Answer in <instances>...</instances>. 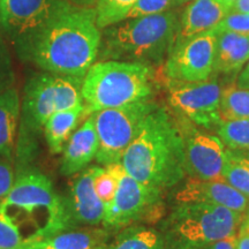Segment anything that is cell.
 I'll return each instance as SVG.
<instances>
[{"label":"cell","mask_w":249,"mask_h":249,"mask_svg":"<svg viewBox=\"0 0 249 249\" xmlns=\"http://www.w3.org/2000/svg\"><path fill=\"white\" fill-rule=\"evenodd\" d=\"M110 230L87 226L66 230L23 249H104L108 244Z\"/></svg>","instance_id":"cell-18"},{"label":"cell","mask_w":249,"mask_h":249,"mask_svg":"<svg viewBox=\"0 0 249 249\" xmlns=\"http://www.w3.org/2000/svg\"><path fill=\"white\" fill-rule=\"evenodd\" d=\"M68 4L81 8H95L98 0H66Z\"/></svg>","instance_id":"cell-37"},{"label":"cell","mask_w":249,"mask_h":249,"mask_svg":"<svg viewBox=\"0 0 249 249\" xmlns=\"http://www.w3.org/2000/svg\"><path fill=\"white\" fill-rule=\"evenodd\" d=\"M138 0H98L96 5V22L101 30L121 21L127 15Z\"/></svg>","instance_id":"cell-26"},{"label":"cell","mask_w":249,"mask_h":249,"mask_svg":"<svg viewBox=\"0 0 249 249\" xmlns=\"http://www.w3.org/2000/svg\"><path fill=\"white\" fill-rule=\"evenodd\" d=\"M96 169L97 166H88L80 171L70 185L65 200L73 227L97 226L104 220L105 205L93 187Z\"/></svg>","instance_id":"cell-14"},{"label":"cell","mask_w":249,"mask_h":249,"mask_svg":"<svg viewBox=\"0 0 249 249\" xmlns=\"http://www.w3.org/2000/svg\"><path fill=\"white\" fill-rule=\"evenodd\" d=\"M249 59V36L234 33L217 34L213 71L230 74L241 71Z\"/></svg>","instance_id":"cell-20"},{"label":"cell","mask_w":249,"mask_h":249,"mask_svg":"<svg viewBox=\"0 0 249 249\" xmlns=\"http://www.w3.org/2000/svg\"><path fill=\"white\" fill-rule=\"evenodd\" d=\"M193 0H173V6H181L183 4H188Z\"/></svg>","instance_id":"cell-40"},{"label":"cell","mask_w":249,"mask_h":249,"mask_svg":"<svg viewBox=\"0 0 249 249\" xmlns=\"http://www.w3.org/2000/svg\"><path fill=\"white\" fill-rule=\"evenodd\" d=\"M222 88L216 79L201 82L169 81V103L174 112L195 126L216 129L220 117Z\"/></svg>","instance_id":"cell-9"},{"label":"cell","mask_w":249,"mask_h":249,"mask_svg":"<svg viewBox=\"0 0 249 249\" xmlns=\"http://www.w3.org/2000/svg\"><path fill=\"white\" fill-rule=\"evenodd\" d=\"M0 216L22 236L21 249L74 229L65 197L54 191L45 174L34 167L15 173L13 187L0 200Z\"/></svg>","instance_id":"cell-3"},{"label":"cell","mask_w":249,"mask_h":249,"mask_svg":"<svg viewBox=\"0 0 249 249\" xmlns=\"http://www.w3.org/2000/svg\"><path fill=\"white\" fill-rule=\"evenodd\" d=\"M68 5L66 0H0V27L15 45Z\"/></svg>","instance_id":"cell-13"},{"label":"cell","mask_w":249,"mask_h":249,"mask_svg":"<svg viewBox=\"0 0 249 249\" xmlns=\"http://www.w3.org/2000/svg\"><path fill=\"white\" fill-rule=\"evenodd\" d=\"M154 71L140 62L99 60L83 77V118L105 108L150 99Z\"/></svg>","instance_id":"cell-6"},{"label":"cell","mask_w":249,"mask_h":249,"mask_svg":"<svg viewBox=\"0 0 249 249\" xmlns=\"http://www.w3.org/2000/svg\"><path fill=\"white\" fill-rule=\"evenodd\" d=\"M178 28L179 18L171 9L126 18L103 29L98 57L101 60L140 62L152 67L169 57Z\"/></svg>","instance_id":"cell-5"},{"label":"cell","mask_w":249,"mask_h":249,"mask_svg":"<svg viewBox=\"0 0 249 249\" xmlns=\"http://www.w3.org/2000/svg\"><path fill=\"white\" fill-rule=\"evenodd\" d=\"M222 1L224 2V4H225V5L227 6V7L231 8V7H232V5L234 4L235 0H222Z\"/></svg>","instance_id":"cell-41"},{"label":"cell","mask_w":249,"mask_h":249,"mask_svg":"<svg viewBox=\"0 0 249 249\" xmlns=\"http://www.w3.org/2000/svg\"><path fill=\"white\" fill-rule=\"evenodd\" d=\"M236 249H249V217L245 218L236 232Z\"/></svg>","instance_id":"cell-33"},{"label":"cell","mask_w":249,"mask_h":249,"mask_svg":"<svg viewBox=\"0 0 249 249\" xmlns=\"http://www.w3.org/2000/svg\"><path fill=\"white\" fill-rule=\"evenodd\" d=\"M216 44L214 30L176 42L165 61V75L169 81L181 82L209 80L213 73Z\"/></svg>","instance_id":"cell-10"},{"label":"cell","mask_w":249,"mask_h":249,"mask_svg":"<svg viewBox=\"0 0 249 249\" xmlns=\"http://www.w3.org/2000/svg\"><path fill=\"white\" fill-rule=\"evenodd\" d=\"M229 12L230 8L222 0H193L188 2L179 18L176 42L214 29Z\"/></svg>","instance_id":"cell-17"},{"label":"cell","mask_w":249,"mask_h":249,"mask_svg":"<svg viewBox=\"0 0 249 249\" xmlns=\"http://www.w3.org/2000/svg\"><path fill=\"white\" fill-rule=\"evenodd\" d=\"M217 136L231 151H249V119L222 120L216 128Z\"/></svg>","instance_id":"cell-24"},{"label":"cell","mask_w":249,"mask_h":249,"mask_svg":"<svg viewBox=\"0 0 249 249\" xmlns=\"http://www.w3.org/2000/svg\"><path fill=\"white\" fill-rule=\"evenodd\" d=\"M160 194L139 182L123 169L113 201L105 209L103 225L111 231L139 220H147L154 211H157Z\"/></svg>","instance_id":"cell-11"},{"label":"cell","mask_w":249,"mask_h":249,"mask_svg":"<svg viewBox=\"0 0 249 249\" xmlns=\"http://www.w3.org/2000/svg\"><path fill=\"white\" fill-rule=\"evenodd\" d=\"M233 152H234V154L238 156V157L240 158L242 161H245L246 164L249 165V151H247V152H235V151H233Z\"/></svg>","instance_id":"cell-38"},{"label":"cell","mask_w":249,"mask_h":249,"mask_svg":"<svg viewBox=\"0 0 249 249\" xmlns=\"http://www.w3.org/2000/svg\"><path fill=\"white\" fill-rule=\"evenodd\" d=\"M101 40L96 9L68 5L15 49L44 71L83 79L98 58Z\"/></svg>","instance_id":"cell-1"},{"label":"cell","mask_w":249,"mask_h":249,"mask_svg":"<svg viewBox=\"0 0 249 249\" xmlns=\"http://www.w3.org/2000/svg\"><path fill=\"white\" fill-rule=\"evenodd\" d=\"M121 163H114L107 166H97L93 177V187L98 197L104 203L105 209L110 207L116 195L120 173L123 171Z\"/></svg>","instance_id":"cell-25"},{"label":"cell","mask_w":249,"mask_h":249,"mask_svg":"<svg viewBox=\"0 0 249 249\" xmlns=\"http://www.w3.org/2000/svg\"><path fill=\"white\" fill-rule=\"evenodd\" d=\"M183 141L185 170L192 178L222 179L227 161V148L218 136L193 128L191 121L178 123Z\"/></svg>","instance_id":"cell-12"},{"label":"cell","mask_w":249,"mask_h":249,"mask_svg":"<svg viewBox=\"0 0 249 249\" xmlns=\"http://www.w3.org/2000/svg\"><path fill=\"white\" fill-rule=\"evenodd\" d=\"M213 30H214L216 34L234 33L239 35L249 36V14L229 12Z\"/></svg>","instance_id":"cell-28"},{"label":"cell","mask_w":249,"mask_h":249,"mask_svg":"<svg viewBox=\"0 0 249 249\" xmlns=\"http://www.w3.org/2000/svg\"><path fill=\"white\" fill-rule=\"evenodd\" d=\"M236 86L244 89H249V59L245 66L241 68L240 74L236 80Z\"/></svg>","instance_id":"cell-35"},{"label":"cell","mask_w":249,"mask_h":249,"mask_svg":"<svg viewBox=\"0 0 249 249\" xmlns=\"http://www.w3.org/2000/svg\"><path fill=\"white\" fill-rule=\"evenodd\" d=\"M164 236L144 226H127L104 249H164Z\"/></svg>","instance_id":"cell-22"},{"label":"cell","mask_w":249,"mask_h":249,"mask_svg":"<svg viewBox=\"0 0 249 249\" xmlns=\"http://www.w3.org/2000/svg\"><path fill=\"white\" fill-rule=\"evenodd\" d=\"M15 181L14 160L0 157V200L8 194Z\"/></svg>","instance_id":"cell-32"},{"label":"cell","mask_w":249,"mask_h":249,"mask_svg":"<svg viewBox=\"0 0 249 249\" xmlns=\"http://www.w3.org/2000/svg\"><path fill=\"white\" fill-rule=\"evenodd\" d=\"M164 241H165V240H164ZM164 249H188V248H185V247H182V246H180V245L173 244V242L165 241Z\"/></svg>","instance_id":"cell-39"},{"label":"cell","mask_w":249,"mask_h":249,"mask_svg":"<svg viewBox=\"0 0 249 249\" xmlns=\"http://www.w3.org/2000/svg\"><path fill=\"white\" fill-rule=\"evenodd\" d=\"M83 79L44 71L31 76L21 101L15 173L31 167L45 121L55 112L83 104Z\"/></svg>","instance_id":"cell-4"},{"label":"cell","mask_w":249,"mask_h":249,"mask_svg":"<svg viewBox=\"0 0 249 249\" xmlns=\"http://www.w3.org/2000/svg\"><path fill=\"white\" fill-rule=\"evenodd\" d=\"M14 74L7 46L0 37V92L13 86Z\"/></svg>","instance_id":"cell-31"},{"label":"cell","mask_w":249,"mask_h":249,"mask_svg":"<svg viewBox=\"0 0 249 249\" xmlns=\"http://www.w3.org/2000/svg\"><path fill=\"white\" fill-rule=\"evenodd\" d=\"M220 117L222 120L249 119V89L236 85L222 89Z\"/></svg>","instance_id":"cell-23"},{"label":"cell","mask_w":249,"mask_h":249,"mask_svg":"<svg viewBox=\"0 0 249 249\" xmlns=\"http://www.w3.org/2000/svg\"><path fill=\"white\" fill-rule=\"evenodd\" d=\"M230 12L249 14V0H235L234 4L230 8Z\"/></svg>","instance_id":"cell-36"},{"label":"cell","mask_w":249,"mask_h":249,"mask_svg":"<svg viewBox=\"0 0 249 249\" xmlns=\"http://www.w3.org/2000/svg\"><path fill=\"white\" fill-rule=\"evenodd\" d=\"M99 147L95 118L90 114L79 129L71 135L62 150L60 172L62 176H74L85 170L95 160Z\"/></svg>","instance_id":"cell-16"},{"label":"cell","mask_w":249,"mask_h":249,"mask_svg":"<svg viewBox=\"0 0 249 249\" xmlns=\"http://www.w3.org/2000/svg\"><path fill=\"white\" fill-rule=\"evenodd\" d=\"M202 249H236V234L218 240Z\"/></svg>","instance_id":"cell-34"},{"label":"cell","mask_w":249,"mask_h":249,"mask_svg":"<svg viewBox=\"0 0 249 249\" xmlns=\"http://www.w3.org/2000/svg\"><path fill=\"white\" fill-rule=\"evenodd\" d=\"M245 218L244 213L222 205L203 202L179 203L167 220L169 231L164 240L188 249H202L236 234Z\"/></svg>","instance_id":"cell-7"},{"label":"cell","mask_w":249,"mask_h":249,"mask_svg":"<svg viewBox=\"0 0 249 249\" xmlns=\"http://www.w3.org/2000/svg\"><path fill=\"white\" fill-rule=\"evenodd\" d=\"M120 163L130 177L160 193L181 181L186 173L182 135L166 108L157 107L149 113Z\"/></svg>","instance_id":"cell-2"},{"label":"cell","mask_w":249,"mask_h":249,"mask_svg":"<svg viewBox=\"0 0 249 249\" xmlns=\"http://www.w3.org/2000/svg\"><path fill=\"white\" fill-rule=\"evenodd\" d=\"M178 203L203 202L222 205L239 213H245L249 208L247 196L241 194L222 179L204 180L189 178L176 194Z\"/></svg>","instance_id":"cell-15"},{"label":"cell","mask_w":249,"mask_h":249,"mask_svg":"<svg viewBox=\"0 0 249 249\" xmlns=\"http://www.w3.org/2000/svg\"><path fill=\"white\" fill-rule=\"evenodd\" d=\"M83 111L85 105L80 104L67 110L55 112L45 121L43 132L52 155H59L64 150L68 139L75 132L80 120L83 119Z\"/></svg>","instance_id":"cell-21"},{"label":"cell","mask_w":249,"mask_h":249,"mask_svg":"<svg viewBox=\"0 0 249 249\" xmlns=\"http://www.w3.org/2000/svg\"><path fill=\"white\" fill-rule=\"evenodd\" d=\"M222 180L249 198V165L242 161L234 152L229 149Z\"/></svg>","instance_id":"cell-27"},{"label":"cell","mask_w":249,"mask_h":249,"mask_svg":"<svg viewBox=\"0 0 249 249\" xmlns=\"http://www.w3.org/2000/svg\"><path fill=\"white\" fill-rule=\"evenodd\" d=\"M20 114V93L12 86L0 92V157L9 160H15Z\"/></svg>","instance_id":"cell-19"},{"label":"cell","mask_w":249,"mask_h":249,"mask_svg":"<svg viewBox=\"0 0 249 249\" xmlns=\"http://www.w3.org/2000/svg\"><path fill=\"white\" fill-rule=\"evenodd\" d=\"M173 7V0H138L126 18H141L170 11Z\"/></svg>","instance_id":"cell-29"},{"label":"cell","mask_w":249,"mask_h":249,"mask_svg":"<svg viewBox=\"0 0 249 249\" xmlns=\"http://www.w3.org/2000/svg\"><path fill=\"white\" fill-rule=\"evenodd\" d=\"M157 107L149 99L95 112L99 147L95 160L98 164L120 163L124 152L141 130L145 118Z\"/></svg>","instance_id":"cell-8"},{"label":"cell","mask_w":249,"mask_h":249,"mask_svg":"<svg viewBox=\"0 0 249 249\" xmlns=\"http://www.w3.org/2000/svg\"><path fill=\"white\" fill-rule=\"evenodd\" d=\"M23 239L15 227L0 216V249H21Z\"/></svg>","instance_id":"cell-30"}]
</instances>
